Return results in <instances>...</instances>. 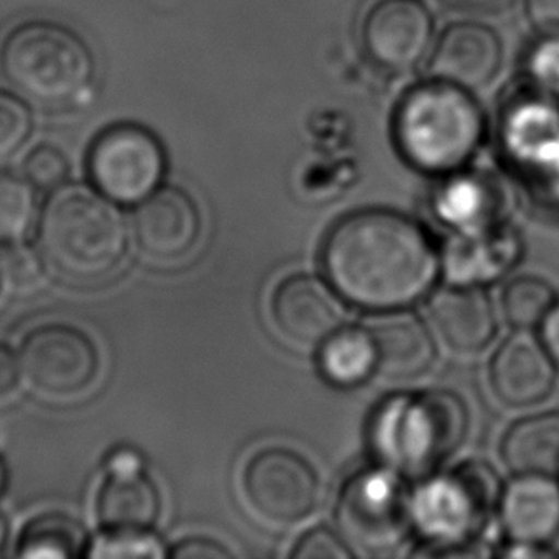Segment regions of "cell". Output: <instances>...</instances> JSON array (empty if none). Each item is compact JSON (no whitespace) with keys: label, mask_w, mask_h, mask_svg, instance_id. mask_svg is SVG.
I'll return each mask as SVG.
<instances>
[{"label":"cell","mask_w":559,"mask_h":559,"mask_svg":"<svg viewBox=\"0 0 559 559\" xmlns=\"http://www.w3.org/2000/svg\"><path fill=\"white\" fill-rule=\"evenodd\" d=\"M321 267L341 300L384 316L430 296L443 258L420 222L397 211L365 209L329 229Z\"/></svg>","instance_id":"1"},{"label":"cell","mask_w":559,"mask_h":559,"mask_svg":"<svg viewBox=\"0 0 559 559\" xmlns=\"http://www.w3.org/2000/svg\"><path fill=\"white\" fill-rule=\"evenodd\" d=\"M468 428L461 395L449 390L400 393L372 411L367 443L378 466L420 481L456 453Z\"/></svg>","instance_id":"2"},{"label":"cell","mask_w":559,"mask_h":559,"mask_svg":"<svg viewBox=\"0 0 559 559\" xmlns=\"http://www.w3.org/2000/svg\"><path fill=\"white\" fill-rule=\"evenodd\" d=\"M129 249V229L117 204L98 189H56L38 218V252L56 275L71 283L106 280Z\"/></svg>","instance_id":"3"},{"label":"cell","mask_w":559,"mask_h":559,"mask_svg":"<svg viewBox=\"0 0 559 559\" xmlns=\"http://www.w3.org/2000/svg\"><path fill=\"white\" fill-rule=\"evenodd\" d=\"M485 117L472 92L433 81L401 98L393 140L403 160L428 176L461 173L484 144Z\"/></svg>","instance_id":"4"},{"label":"cell","mask_w":559,"mask_h":559,"mask_svg":"<svg viewBox=\"0 0 559 559\" xmlns=\"http://www.w3.org/2000/svg\"><path fill=\"white\" fill-rule=\"evenodd\" d=\"M96 61L75 31L46 20L23 22L0 45V75L23 99L61 107L91 86Z\"/></svg>","instance_id":"5"},{"label":"cell","mask_w":559,"mask_h":559,"mask_svg":"<svg viewBox=\"0 0 559 559\" xmlns=\"http://www.w3.org/2000/svg\"><path fill=\"white\" fill-rule=\"evenodd\" d=\"M502 487L481 461L462 462L420 479L411 495L413 533L438 554L461 552L476 543L499 512Z\"/></svg>","instance_id":"6"},{"label":"cell","mask_w":559,"mask_h":559,"mask_svg":"<svg viewBox=\"0 0 559 559\" xmlns=\"http://www.w3.org/2000/svg\"><path fill=\"white\" fill-rule=\"evenodd\" d=\"M336 525L356 556L400 550L413 533L405 477L378 464L354 474L342 487Z\"/></svg>","instance_id":"7"},{"label":"cell","mask_w":559,"mask_h":559,"mask_svg":"<svg viewBox=\"0 0 559 559\" xmlns=\"http://www.w3.org/2000/svg\"><path fill=\"white\" fill-rule=\"evenodd\" d=\"M167 153L152 130L121 122L104 130L88 153L92 186L115 204L136 206L163 186Z\"/></svg>","instance_id":"8"},{"label":"cell","mask_w":559,"mask_h":559,"mask_svg":"<svg viewBox=\"0 0 559 559\" xmlns=\"http://www.w3.org/2000/svg\"><path fill=\"white\" fill-rule=\"evenodd\" d=\"M242 491L265 523L290 527L318 510L321 479L302 454L270 447L250 459L242 474Z\"/></svg>","instance_id":"9"},{"label":"cell","mask_w":559,"mask_h":559,"mask_svg":"<svg viewBox=\"0 0 559 559\" xmlns=\"http://www.w3.org/2000/svg\"><path fill=\"white\" fill-rule=\"evenodd\" d=\"M23 384L38 397L63 401L86 392L98 377V349L91 336L69 325L38 326L25 338Z\"/></svg>","instance_id":"10"},{"label":"cell","mask_w":559,"mask_h":559,"mask_svg":"<svg viewBox=\"0 0 559 559\" xmlns=\"http://www.w3.org/2000/svg\"><path fill=\"white\" fill-rule=\"evenodd\" d=\"M431 38L433 17L423 0H378L361 25L367 58L390 73L415 69L430 50Z\"/></svg>","instance_id":"11"},{"label":"cell","mask_w":559,"mask_h":559,"mask_svg":"<svg viewBox=\"0 0 559 559\" xmlns=\"http://www.w3.org/2000/svg\"><path fill=\"white\" fill-rule=\"evenodd\" d=\"M502 58L504 48L497 31L484 23H451L431 48L428 75L476 92L499 75Z\"/></svg>","instance_id":"12"},{"label":"cell","mask_w":559,"mask_h":559,"mask_svg":"<svg viewBox=\"0 0 559 559\" xmlns=\"http://www.w3.org/2000/svg\"><path fill=\"white\" fill-rule=\"evenodd\" d=\"M201 214L195 201L180 188L160 186L136 204L132 231L138 249L155 260H178L189 254L201 237Z\"/></svg>","instance_id":"13"},{"label":"cell","mask_w":559,"mask_h":559,"mask_svg":"<svg viewBox=\"0 0 559 559\" xmlns=\"http://www.w3.org/2000/svg\"><path fill=\"white\" fill-rule=\"evenodd\" d=\"M558 365L530 331H518L500 344L489 365L495 395L514 408L533 407L552 395Z\"/></svg>","instance_id":"14"},{"label":"cell","mask_w":559,"mask_h":559,"mask_svg":"<svg viewBox=\"0 0 559 559\" xmlns=\"http://www.w3.org/2000/svg\"><path fill=\"white\" fill-rule=\"evenodd\" d=\"M336 296L326 281L313 275H293L273 295V321L287 341L319 346L342 326Z\"/></svg>","instance_id":"15"},{"label":"cell","mask_w":559,"mask_h":559,"mask_svg":"<svg viewBox=\"0 0 559 559\" xmlns=\"http://www.w3.org/2000/svg\"><path fill=\"white\" fill-rule=\"evenodd\" d=\"M510 545L546 548L559 535V481L548 474H515L499 500Z\"/></svg>","instance_id":"16"},{"label":"cell","mask_w":559,"mask_h":559,"mask_svg":"<svg viewBox=\"0 0 559 559\" xmlns=\"http://www.w3.org/2000/svg\"><path fill=\"white\" fill-rule=\"evenodd\" d=\"M428 316L433 331L459 354H476L497 336V311L481 285L451 283L431 290Z\"/></svg>","instance_id":"17"},{"label":"cell","mask_w":559,"mask_h":559,"mask_svg":"<svg viewBox=\"0 0 559 559\" xmlns=\"http://www.w3.org/2000/svg\"><path fill=\"white\" fill-rule=\"evenodd\" d=\"M441 258L451 283L484 287L520 262L522 241L520 235L502 222L477 234H454Z\"/></svg>","instance_id":"18"},{"label":"cell","mask_w":559,"mask_h":559,"mask_svg":"<svg viewBox=\"0 0 559 559\" xmlns=\"http://www.w3.org/2000/svg\"><path fill=\"white\" fill-rule=\"evenodd\" d=\"M369 329L377 342L378 372L392 380H413L430 371L438 349L423 319L405 310L393 311Z\"/></svg>","instance_id":"19"},{"label":"cell","mask_w":559,"mask_h":559,"mask_svg":"<svg viewBox=\"0 0 559 559\" xmlns=\"http://www.w3.org/2000/svg\"><path fill=\"white\" fill-rule=\"evenodd\" d=\"M433 212L454 234H477L502 224V195L489 176L461 173L445 176L433 201Z\"/></svg>","instance_id":"20"},{"label":"cell","mask_w":559,"mask_h":559,"mask_svg":"<svg viewBox=\"0 0 559 559\" xmlns=\"http://www.w3.org/2000/svg\"><path fill=\"white\" fill-rule=\"evenodd\" d=\"M159 514V489L147 469L106 472L98 492V520L104 530L152 531Z\"/></svg>","instance_id":"21"},{"label":"cell","mask_w":559,"mask_h":559,"mask_svg":"<svg viewBox=\"0 0 559 559\" xmlns=\"http://www.w3.org/2000/svg\"><path fill=\"white\" fill-rule=\"evenodd\" d=\"M500 456L514 474L559 472V413L525 416L508 428Z\"/></svg>","instance_id":"22"},{"label":"cell","mask_w":559,"mask_h":559,"mask_svg":"<svg viewBox=\"0 0 559 559\" xmlns=\"http://www.w3.org/2000/svg\"><path fill=\"white\" fill-rule=\"evenodd\" d=\"M318 369L326 384L356 388L378 372V349L371 329L341 326L319 344Z\"/></svg>","instance_id":"23"},{"label":"cell","mask_w":559,"mask_h":559,"mask_svg":"<svg viewBox=\"0 0 559 559\" xmlns=\"http://www.w3.org/2000/svg\"><path fill=\"white\" fill-rule=\"evenodd\" d=\"M88 535L83 523L68 514H45L23 531L17 546L20 558L69 559L86 556Z\"/></svg>","instance_id":"24"},{"label":"cell","mask_w":559,"mask_h":559,"mask_svg":"<svg viewBox=\"0 0 559 559\" xmlns=\"http://www.w3.org/2000/svg\"><path fill=\"white\" fill-rule=\"evenodd\" d=\"M500 300L508 325L515 331H533L543 325L558 298L545 280L522 275L508 283Z\"/></svg>","instance_id":"25"},{"label":"cell","mask_w":559,"mask_h":559,"mask_svg":"<svg viewBox=\"0 0 559 559\" xmlns=\"http://www.w3.org/2000/svg\"><path fill=\"white\" fill-rule=\"evenodd\" d=\"M37 219V188L27 178L0 176V247L25 241Z\"/></svg>","instance_id":"26"},{"label":"cell","mask_w":559,"mask_h":559,"mask_svg":"<svg viewBox=\"0 0 559 559\" xmlns=\"http://www.w3.org/2000/svg\"><path fill=\"white\" fill-rule=\"evenodd\" d=\"M86 556L96 559H160L167 558L168 548L153 530H104L88 545Z\"/></svg>","instance_id":"27"},{"label":"cell","mask_w":559,"mask_h":559,"mask_svg":"<svg viewBox=\"0 0 559 559\" xmlns=\"http://www.w3.org/2000/svg\"><path fill=\"white\" fill-rule=\"evenodd\" d=\"M33 132V115L22 96L0 92V160L22 150Z\"/></svg>","instance_id":"28"},{"label":"cell","mask_w":559,"mask_h":559,"mask_svg":"<svg viewBox=\"0 0 559 559\" xmlns=\"http://www.w3.org/2000/svg\"><path fill=\"white\" fill-rule=\"evenodd\" d=\"M23 173L40 191H56L68 182L69 160L58 147L38 145L27 155Z\"/></svg>","instance_id":"29"},{"label":"cell","mask_w":559,"mask_h":559,"mask_svg":"<svg viewBox=\"0 0 559 559\" xmlns=\"http://www.w3.org/2000/svg\"><path fill=\"white\" fill-rule=\"evenodd\" d=\"M7 257L0 262L2 270V281L7 280L8 285L17 290H29V288L38 285V281L43 277V257L40 252H33L27 249L23 242L4 247Z\"/></svg>","instance_id":"30"},{"label":"cell","mask_w":559,"mask_h":559,"mask_svg":"<svg viewBox=\"0 0 559 559\" xmlns=\"http://www.w3.org/2000/svg\"><path fill=\"white\" fill-rule=\"evenodd\" d=\"M354 556L356 554L352 552L341 533L329 527H316L304 533L290 550V558L295 559H349Z\"/></svg>","instance_id":"31"},{"label":"cell","mask_w":559,"mask_h":559,"mask_svg":"<svg viewBox=\"0 0 559 559\" xmlns=\"http://www.w3.org/2000/svg\"><path fill=\"white\" fill-rule=\"evenodd\" d=\"M168 558L173 559H226L231 558V552L226 546L212 540V538L191 537L183 538L168 548Z\"/></svg>","instance_id":"32"},{"label":"cell","mask_w":559,"mask_h":559,"mask_svg":"<svg viewBox=\"0 0 559 559\" xmlns=\"http://www.w3.org/2000/svg\"><path fill=\"white\" fill-rule=\"evenodd\" d=\"M550 38H554L552 43L540 46L533 58V75L537 76L540 86L559 92V37Z\"/></svg>","instance_id":"33"},{"label":"cell","mask_w":559,"mask_h":559,"mask_svg":"<svg viewBox=\"0 0 559 559\" xmlns=\"http://www.w3.org/2000/svg\"><path fill=\"white\" fill-rule=\"evenodd\" d=\"M23 384L22 364L14 349L0 342V405L15 397Z\"/></svg>","instance_id":"34"},{"label":"cell","mask_w":559,"mask_h":559,"mask_svg":"<svg viewBox=\"0 0 559 559\" xmlns=\"http://www.w3.org/2000/svg\"><path fill=\"white\" fill-rule=\"evenodd\" d=\"M531 25L546 37H559V0H525Z\"/></svg>","instance_id":"35"},{"label":"cell","mask_w":559,"mask_h":559,"mask_svg":"<svg viewBox=\"0 0 559 559\" xmlns=\"http://www.w3.org/2000/svg\"><path fill=\"white\" fill-rule=\"evenodd\" d=\"M540 341L559 367V300H556L552 310L540 325Z\"/></svg>","instance_id":"36"},{"label":"cell","mask_w":559,"mask_h":559,"mask_svg":"<svg viewBox=\"0 0 559 559\" xmlns=\"http://www.w3.org/2000/svg\"><path fill=\"white\" fill-rule=\"evenodd\" d=\"M456 4L466 8H476V10H487V8H497L504 4L507 0H454Z\"/></svg>","instance_id":"37"},{"label":"cell","mask_w":559,"mask_h":559,"mask_svg":"<svg viewBox=\"0 0 559 559\" xmlns=\"http://www.w3.org/2000/svg\"><path fill=\"white\" fill-rule=\"evenodd\" d=\"M8 540V523L7 518L0 514V554L4 550V546H7Z\"/></svg>","instance_id":"38"},{"label":"cell","mask_w":559,"mask_h":559,"mask_svg":"<svg viewBox=\"0 0 559 559\" xmlns=\"http://www.w3.org/2000/svg\"><path fill=\"white\" fill-rule=\"evenodd\" d=\"M0 285H2V270H0Z\"/></svg>","instance_id":"39"}]
</instances>
